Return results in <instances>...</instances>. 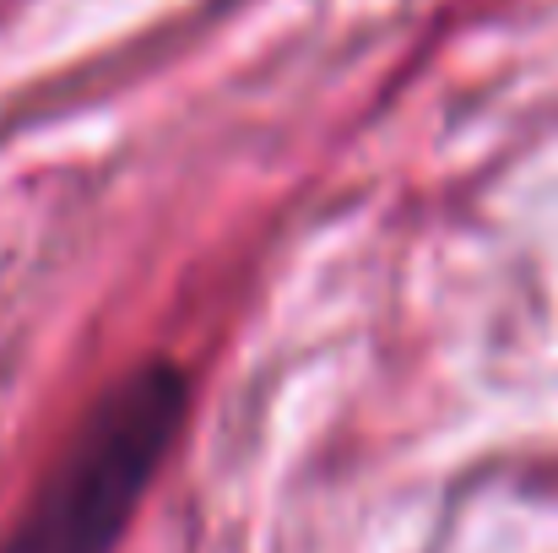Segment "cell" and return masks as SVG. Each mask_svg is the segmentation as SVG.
<instances>
[{"label": "cell", "mask_w": 558, "mask_h": 553, "mask_svg": "<svg viewBox=\"0 0 558 553\" xmlns=\"http://www.w3.org/2000/svg\"><path fill=\"white\" fill-rule=\"evenodd\" d=\"M185 412L190 385L169 359L114 380L38 483L0 553H114L163 456L174 450Z\"/></svg>", "instance_id": "cell-1"}]
</instances>
